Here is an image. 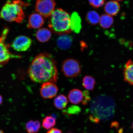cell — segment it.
Returning a JSON list of instances; mask_svg holds the SVG:
<instances>
[{
	"label": "cell",
	"mask_w": 133,
	"mask_h": 133,
	"mask_svg": "<svg viewBox=\"0 0 133 133\" xmlns=\"http://www.w3.org/2000/svg\"><path fill=\"white\" fill-rule=\"evenodd\" d=\"M3 102V99L2 96L0 95V105L2 104Z\"/></svg>",
	"instance_id": "obj_26"
},
{
	"label": "cell",
	"mask_w": 133,
	"mask_h": 133,
	"mask_svg": "<svg viewBox=\"0 0 133 133\" xmlns=\"http://www.w3.org/2000/svg\"><path fill=\"white\" fill-rule=\"evenodd\" d=\"M123 0H115V1H123Z\"/></svg>",
	"instance_id": "obj_28"
},
{
	"label": "cell",
	"mask_w": 133,
	"mask_h": 133,
	"mask_svg": "<svg viewBox=\"0 0 133 133\" xmlns=\"http://www.w3.org/2000/svg\"><path fill=\"white\" fill-rule=\"evenodd\" d=\"M81 111V108L79 106L72 105L68 108L67 112L69 115L76 114H78Z\"/></svg>",
	"instance_id": "obj_24"
},
{
	"label": "cell",
	"mask_w": 133,
	"mask_h": 133,
	"mask_svg": "<svg viewBox=\"0 0 133 133\" xmlns=\"http://www.w3.org/2000/svg\"><path fill=\"white\" fill-rule=\"evenodd\" d=\"M32 40L25 36H18L13 41L11 47L18 51H24L29 49L32 44Z\"/></svg>",
	"instance_id": "obj_8"
},
{
	"label": "cell",
	"mask_w": 133,
	"mask_h": 133,
	"mask_svg": "<svg viewBox=\"0 0 133 133\" xmlns=\"http://www.w3.org/2000/svg\"><path fill=\"white\" fill-rule=\"evenodd\" d=\"M58 88L55 83L46 82L43 83L40 89V94L43 98L51 99L57 94Z\"/></svg>",
	"instance_id": "obj_9"
},
{
	"label": "cell",
	"mask_w": 133,
	"mask_h": 133,
	"mask_svg": "<svg viewBox=\"0 0 133 133\" xmlns=\"http://www.w3.org/2000/svg\"><path fill=\"white\" fill-rule=\"evenodd\" d=\"M132 128L133 129V122L132 123Z\"/></svg>",
	"instance_id": "obj_29"
},
{
	"label": "cell",
	"mask_w": 133,
	"mask_h": 133,
	"mask_svg": "<svg viewBox=\"0 0 133 133\" xmlns=\"http://www.w3.org/2000/svg\"><path fill=\"white\" fill-rule=\"evenodd\" d=\"M95 84V79L92 76H87L83 78V86L87 90L92 91L94 89Z\"/></svg>",
	"instance_id": "obj_21"
},
{
	"label": "cell",
	"mask_w": 133,
	"mask_h": 133,
	"mask_svg": "<svg viewBox=\"0 0 133 133\" xmlns=\"http://www.w3.org/2000/svg\"><path fill=\"white\" fill-rule=\"evenodd\" d=\"M104 9L106 14L112 16H115L120 11V4L117 1H109L105 4Z\"/></svg>",
	"instance_id": "obj_12"
},
{
	"label": "cell",
	"mask_w": 133,
	"mask_h": 133,
	"mask_svg": "<svg viewBox=\"0 0 133 133\" xmlns=\"http://www.w3.org/2000/svg\"><path fill=\"white\" fill-rule=\"evenodd\" d=\"M30 78L38 83L46 82L56 83L58 77L56 61L51 54L44 52L36 56L28 70Z\"/></svg>",
	"instance_id": "obj_1"
},
{
	"label": "cell",
	"mask_w": 133,
	"mask_h": 133,
	"mask_svg": "<svg viewBox=\"0 0 133 133\" xmlns=\"http://www.w3.org/2000/svg\"><path fill=\"white\" fill-rule=\"evenodd\" d=\"M51 34V31L45 28H41L38 30L36 34V37L40 42H46L50 39Z\"/></svg>",
	"instance_id": "obj_16"
},
{
	"label": "cell",
	"mask_w": 133,
	"mask_h": 133,
	"mask_svg": "<svg viewBox=\"0 0 133 133\" xmlns=\"http://www.w3.org/2000/svg\"><path fill=\"white\" fill-rule=\"evenodd\" d=\"M72 42V37L68 34L60 35L56 41L58 47L62 50L69 49L71 47Z\"/></svg>",
	"instance_id": "obj_14"
},
{
	"label": "cell",
	"mask_w": 133,
	"mask_h": 133,
	"mask_svg": "<svg viewBox=\"0 0 133 133\" xmlns=\"http://www.w3.org/2000/svg\"><path fill=\"white\" fill-rule=\"evenodd\" d=\"M83 93L77 89H74L70 91L68 94V99L71 103L77 104L80 103L83 99Z\"/></svg>",
	"instance_id": "obj_15"
},
{
	"label": "cell",
	"mask_w": 133,
	"mask_h": 133,
	"mask_svg": "<svg viewBox=\"0 0 133 133\" xmlns=\"http://www.w3.org/2000/svg\"><path fill=\"white\" fill-rule=\"evenodd\" d=\"M70 28L71 31L76 33H79L82 28L81 19L77 12H74L70 16Z\"/></svg>",
	"instance_id": "obj_13"
},
{
	"label": "cell",
	"mask_w": 133,
	"mask_h": 133,
	"mask_svg": "<svg viewBox=\"0 0 133 133\" xmlns=\"http://www.w3.org/2000/svg\"><path fill=\"white\" fill-rule=\"evenodd\" d=\"M0 133H4L3 130H1L0 129Z\"/></svg>",
	"instance_id": "obj_27"
},
{
	"label": "cell",
	"mask_w": 133,
	"mask_h": 133,
	"mask_svg": "<svg viewBox=\"0 0 133 133\" xmlns=\"http://www.w3.org/2000/svg\"><path fill=\"white\" fill-rule=\"evenodd\" d=\"M56 4L55 0H37L36 11L44 17H50L55 10Z\"/></svg>",
	"instance_id": "obj_7"
},
{
	"label": "cell",
	"mask_w": 133,
	"mask_h": 133,
	"mask_svg": "<svg viewBox=\"0 0 133 133\" xmlns=\"http://www.w3.org/2000/svg\"><path fill=\"white\" fill-rule=\"evenodd\" d=\"M81 70V65L77 60L67 59L62 63V71L66 77H76L80 74Z\"/></svg>",
	"instance_id": "obj_6"
},
{
	"label": "cell",
	"mask_w": 133,
	"mask_h": 133,
	"mask_svg": "<svg viewBox=\"0 0 133 133\" xmlns=\"http://www.w3.org/2000/svg\"><path fill=\"white\" fill-rule=\"evenodd\" d=\"M41 126L39 121L30 120L26 123L25 127L28 133H36L39 131Z\"/></svg>",
	"instance_id": "obj_19"
},
{
	"label": "cell",
	"mask_w": 133,
	"mask_h": 133,
	"mask_svg": "<svg viewBox=\"0 0 133 133\" xmlns=\"http://www.w3.org/2000/svg\"><path fill=\"white\" fill-rule=\"evenodd\" d=\"M116 109L115 101L112 97L101 95L93 100L90 107L91 112L99 120L106 121L112 118Z\"/></svg>",
	"instance_id": "obj_2"
},
{
	"label": "cell",
	"mask_w": 133,
	"mask_h": 133,
	"mask_svg": "<svg viewBox=\"0 0 133 133\" xmlns=\"http://www.w3.org/2000/svg\"><path fill=\"white\" fill-rule=\"evenodd\" d=\"M56 124V119L53 116H48L43 119L42 126L44 128L50 129L54 127Z\"/></svg>",
	"instance_id": "obj_22"
},
{
	"label": "cell",
	"mask_w": 133,
	"mask_h": 133,
	"mask_svg": "<svg viewBox=\"0 0 133 133\" xmlns=\"http://www.w3.org/2000/svg\"><path fill=\"white\" fill-rule=\"evenodd\" d=\"M54 103L56 108L60 110H63L65 109L67 106L68 100L65 96L61 95L55 99Z\"/></svg>",
	"instance_id": "obj_18"
},
{
	"label": "cell",
	"mask_w": 133,
	"mask_h": 133,
	"mask_svg": "<svg viewBox=\"0 0 133 133\" xmlns=\"http://www.w3.org/2000/svg\"><path fill=\"white\" fill-rule=\"evenodd\" d=\"M9 31L8 28H5L0 37V66L4 65L11 59L19 58L21 57L19 55L13 54L10 52L5 43Z\"/></svg>",
	"instance_id": "obj_5"
},
{
	"label": "cell",
	"mask_w": 133,
	"mask_h": 133,
	"mask_svg": "<svg viewBox=\"0 0 133 133\" xmlns=\"http://www.w3.org/2000/svg\"><path fill=\"white\" fill-rule=\"evenodd\" d=\"M90 4L94 8H98L103 5L106 0H89Z\"/></svg>",
	"instance_id": "obj_23"
},
{
	"label": "cell",
	"mask_w": 133,
	"mask_h": 133,
	"mask_svg": "<svg viewBox=\"0 0 133 133\" xmlns=\"http://www.w3.org/2000/svg\"><path fill=\"white\" fill-rule=\"evenodd\" d=\"M114 19L112 16L107 14H103L100 17L99 23L101 27L108 29L114 24Z\"/></svg>",
	"instance_id": "obj_17"
},
{
	"label": "cell",
	"mask_w": 133,
	"mask_h": 133,
	"mask_svg": "<svg viewBox=\"0 0 133 133\" xmlns=\"http://www.w3.org/2000/svg\"><path fill=\"white\" fill-rule=\"evenodd\" d=\"M19 2V1H7L1 9V17L9 22H22L25 15Z\"/></svg>",
	"instance_id": "obj_4"
},
{
	"label": "cell",
	"mask_w": 133,
	"mask_h": 133,
	"mask_svg": "<svg viewBox=\"0 0 133 133\" xmlns=\"http://www.w3.org/2000/svg\"><path fill=\"white\" fill-rule=\"evenodd\" d=\"M70 16L61 8L55 10L50 16L49 27L52 33L59 35L68 34L71 31L70 25Z\"/></svg>",
	"instance_id": "obj_3"
},
{
	"label": "cell",
	"mask_w": 133,
	"mask_h": 133,
	"mask_svg": "<svg viewBox=\"0 0 133 133\" xmlns=\"http://www.w3.org/2000/svg\"><path fill=\"white\" fill-rule=\"evenodd\" d=\"M44 23L42 16L38 13H34L30 16L27 27L29 29H38L43 25Z\"/></svg>",
	"instance_id": "obj_10"
},
{
	"label": "cell",
	"mask_w": 133,
	"mask_h": 133,
	"mask_svg": "<svg viewBox=\"0 0 133 133\" xmlns=\"http://www.w3.org/2000/svg\"><path fill=\"white\" fill-rule=\"evenodd\" d=\"M124 81L133 85V61L129 59L125 65L123 71Z\"/></svg>",
	"instance_id": "obj_11"
},
{
	"label": "cell",
	"mask_w": 133,
	"mask_h": 133,
	"mask_svg": "<svg viewBox=\"0 0 133 133\" xmlns=\"http://www.w3.org/2000/svg\"><path fill=\"white\" fill-rule=\"evenodd\" d=\"M46 133H62V132L59 129L56 128H53L50 129Z\"/></svg>",
	"instance_id": "obj_25"
},
{
	"label": "cell",
	"mask_w": 133,
	"mask_h": 133,
	"mask_svg": "<svg viewBox=\"0 0 133 133\" xmlns=\"http://www.w3.org/2000/svg\"><path fill=\"white\" fill-rule=\"evenodd\" d=\"M85 19L89 24L96 25L99 23L100 16L99 14L95 11H89L86 15Z\"/></svg>",
	"instance_id": "obj_20"
},
{
	"label": "cell",
	"mask_w": 133,
	"mask_h": 133,
	"mask_svg": "<svg viewBox=\"0 0 133 133\" xmlns=\"http://www.w3.org/2000/svg\"><path fill=\"white\" fill-rule=\"evenodd\" d=\"M72 133L69 132V133Z\"/></svg>",
	"instance_id": "obj_30"
}]
</instances>
